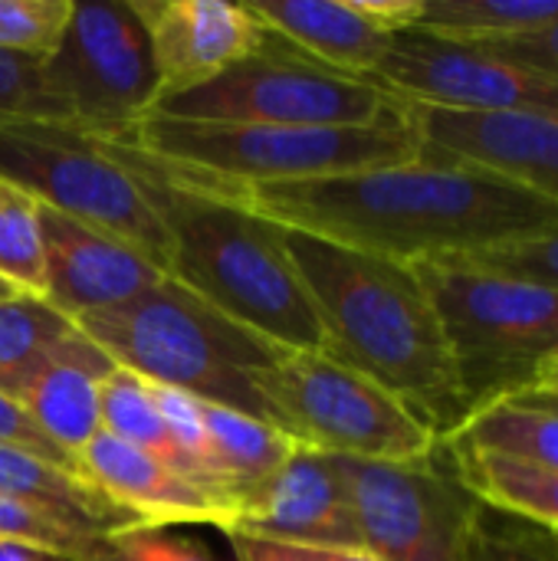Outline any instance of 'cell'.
Listing matches in <instances>:
<instances>
[{"instance_id":"cell-1","label":"cell","mask_w":558,"mask_h":561,"mask_svg":"<svg viewBox=\"0 0 558 561\" xmlns=\"http://www.w3.org/2000/svg\"><path fill=\"white\" fill-rule=\"evenodd\" d=\"M178 171L280 227L408 266L474 256L558 224L553 201L493 171L431 151L398 168L293 184H234L187 168Z\"/></svg>"},{"instance_id":"cell-2","label":"cell","mask_w":558,"mask_h":561,"mask_svg":"<svg viewBox=\"0 0 558 561\" xmlns=\"http://www.w3.org/2000/svg\"><path fill=\"white\" fill-rule=\"evenodd\" d=\"M280 230L326 329V352L405 401L437 437L454 434L470 411L414 270L303 230Z\"/></svg>"},{"instance_id":"cell-3","label":"cell","mask_w":558,"mask_h":561,"mask_svg":"<svg viewBox=\"0 0 558 561\" xmlns=\"http://www.w3.org/2000/svg\"><path fill=\"white\" fill-rule=\"evenodd\" d=\"M112 145L138 174L168 233V279L280 348L326 352V329L273 220L217 197L158 158Z\"/></svg>"},{"instance_id":"cell-4","label":"cell","mask_w":558,"mask_h":561,"mask_svg":"<svg viewBox=\"0 0 558 561\" xmlns=\"http://www.w3.org/2000/svg\"><path fill=\"white\" fill-rule=\"evenodd\" d=\"M76 325L118 368L141 381L270 424L253 375L280 355V345L220 316L181 283L161 279L138 299L89 312Z\"/></svg>"},{"instance_id":"cell-5","label":"cell","mask_w":558,"mask_h":561,"mask_svg":"<svg viewBox=\"0 0 558 561\" xmlns=\"http://www.w3.org/2000/svg\"><path fill=\"white\" fill-rule=\"evenodd\" d=\"M401 102V99H398ZM148 158L234 184H293L398 168L421 158V138L401 115L365 128L204 125L148 115L122 141Z\"/></svg>"},{"instance_id":"cell-6","label":"cell","mask_w":558,"mask_h":561,"mask_svg":"<svg viewBox=\"0 0 558 561\" xmlns=\"http://www.w3.org/2000/svg\"><path fill=\"white\" fill-rule=\"evenodd\" d=\"M444 329L467 411L526 391L558 355V289L467 260L411 263Z\"/></svg>"},{"instance_id":"cell-7","label":"cell","mask_w":558,"mask_h":561,"mask_svg":"<svg viewBox=\"0 0 558 561\" xmlns=\"http://www.w3.org/2000/svg\"><path fill=\"white\" fill-rule=\"evenodd\" d=\"M253 388L273 427L329 457L414 463L441 444L405 401L329 352L280 348Z\"/></svg>"},{"instance_id":"cell-8","label":"cell","mask_w":558,"mask_h":561,"mask_svg":"<svg viewBox=\"0 0 558 561\" xmlns=\"http://www.w3.org/2000/svg\"><path fill=\"white\" fill-rule=\"evenodd\" d=\"M0 178L43 207L122 237L168 276V233L112 141L62 122L0 118Z\"/></svg>"},{"instance_id":"cell-9","label":"cell","mask_w":558,"mask_h":561,"mask_svg":"<svg viewBox=\"0 0 558 561\" xmlns=\"http://www.w3.org/2000/svg\"><path fill=\"white\" fill-rule=\"evenodd\" d=\"M151 115L204 125L365 128L401 115V102L362 76L322 66L273 30L257 53L201 89L158 99Z\"/></svg>"},{"instance_id":"cell-10","label":"cell","mask_w":558,"mask_h":561,"mask_svg":"<svg viewBox=\"0 0 558 561\" xmlns=\"http://www.w3.org/2000/svg\"><path fill=\"white\" fill-rule=\"evenodd\" d=\"M43 82L69 125L125 141L158 102L148 36L132 3L72 0L66 33L43 62Z\"/></svg>"},{"instance_id":"cell-11","label":"cell","mask_w":558,"mask_h":561,"mask_svg":"<svg viewBox=\"0 0 558 561\" xmlns=\"http://www.w3.org/2000/svg\"><path fill=\"white\" fill-rule=\"evenodd\" d=\"M362 549L378 561H464L477 496L437 450L414 463L332 457Z\"/></svg>"},{"instance_id":"cell-12","label":"cell","mask_w":558,"mask_h":561,"mask_svg":"<svg viewBox=\"0 0 558 561\" xmlns=\"http://www.w3.org/2000/svg\"><path fill=\"white\" fill-rule=\"evenodd\" d=\"M368 82L414 105L558 118V79L418 30L391 36Z\"/></svg>"},{"instance_id":"cell-13","label":"cell","mask_w":558,"mask_h":561,"mask_svg":"<svg viewBox=\"0 0 558 561\" xmlns=\"http://www.w3.org/2000/svg\"><path fill=\"white\" fill-rule=\"evenodd\" d=\"M151 49L158 99L181 95L224 76L266 39L247 3L224 0H128Z\"/></svg>"},{"instance_id":"cell-14","label":"cell","mask_w":558,"mask_h":561,"mask_svg":"<svg viewBox=\"0 0 558 561\" xmlns=\"http://www.w3.org/2000/svg\"><path fill=\"white\" fill-rule=\"evenodd\" d=\"M224 536L312 549H362L352 503L332 457L309 447H299L266 483L237 500Z\"/></svg>"},{"instance_id":"cell-15","label":"cell","mask_w":558,"mask_h":561,"mask_svg":"<svg viewBox=\"0 0 558 561\" xmlns=\"http://www.w3.org/2000/svg\"><path fill=\"white\" fill-rule=\"evenodd\" d=\"M401 105L421 151L493 171L558 207V118Z\"/></svg>"},{"instance_id":"cell-16","label":"cell","mask_w":558,"mask_h":561,"mask_svg":"<svg viewBox=\"0 0 558 561\" xmlns=\"http://www.w3.org/2000/svg\"><path fill=\"white\" fill-rule=\"evenodd\" d=\"M39 233L46 250V302L72 322L138 299L168 279L141 250L115 233L72 220L39 204Z\"/></svg>"},{"instance_id":"cell-17","label":"cell","mask_w":558,"mask_h":561,"mask_svg":"<svg viewBox=\"0 0 558 561\" xmlns=\"http://www.w3.org/2000/svg\"><path fill=\"white\" fill-rule=\"evenodd\" d=\"M76 470L118 510L138 519L141 529L214 526L227 533L234 503L168 463L99 431L76 457Z\"/></svg>"},{"instance_id":"cell-18","label":"cell","mask_w":558,"mask_h":561,"mask_svg":"<svg viewBox=\"0 0 558 561\" xmlns=\"http://www.w3.org/2000/svg\"><path fill=\"white\" fill-rule=\"evenodd\" d=\"M118 365L82 335V329L36 371V378L20 394V404L33 424L66 454L79 450L102 431L99 421V385Z\"/></svg>"},{"instance_id":"cell-19","label":"cell","mask_w":558,"mask_h":561,"mask_svg":"<svg viewBox=\"0 0 558 561\" xmlns=\"http://www.w3.org/2000/svg\"><path fill=\"white\" fill-rule=\"evenodd\" d=\"M253 16L303 56L368 79L395 33L358 13L352 0H257Z\"/></svg>"},{"instance_id":"cell-20","label":"cell","mask_w":558,"mask_h":561,"mask_svg":"<svg viewBox=\"0 0 558 561\" xmlns=\"http://www.w3.org/2000/svg\"><path fill=\"white\" fill-rule=\"evenodd\" d=\"M0 493L109 542L141 529L138 519L118 510L76 470L16 447H0Z\"/></svg>"},{"instance_id":"cell-21","label":"cell","mask_w":558,"mask_h":561,"mask_svg":"<svg viewBox=\"0 0 558 561\" xmlns=\"http://www.w3.org/2000/svg\"><path fill=\"white\" fill-rule=\"evenodd\" d=\"M201 411H204V431H207L210 473H214V483L234 500V510L243 493L266 483L299 450V444L289 434H283L280 427L260 417H250L243 411L220 408V404H204V401H201Z\"/></svg>"},{"instance_id":"cell-22","label":"cell","mask_w":558,"mask_h":561,"mask_svg":"<svg viewBox=\"0 0 558 561\" xmlns=\"http://www.w3.org/2000/svg\"><path fill=\"white\" fill-rule=\"evenodd\" d=\"M441 447L470 496L558 536V473L477 450L454 437H444Z\"/></svg>"},{"instance_id":"cell-23","label":"cell","mask_w":558,"mask_h":561,"mask_svg":"<svg viewBox=\"0 0 558 561\" xmlns=\"http://www.w3.org/2000/svg\"><path fill=\"white\" fill-rule=\"evenodd\" d=\"M447 437L464 440L487 454H500V457L558 473V411L543 408L523 394H513L506 401H497L470 414Z\"/></svg>"},{"instance_id":"cell-24","label":"cell","mask_w":558,"mask_h":561,"mask_svg":"<svg viewBox=\"0 0 558 561\" xmlns=\"http://www.w3.org/2000/svg\"><path fill=\"white\" fill-rule=\"evenodd\" d=\"M79 332V325L36 296L0 299V391L16 398L36 371Z\"/></svg>"},{"instance_id":"cell-25","label":"cell","mask_w":558,"mask_h":561,"mask_svg":"<svg viewBox=\"0 0 558 561\" xmlns=\"http://www.w3.org/2000/svg\"><path fill=\"white\" fill-rule=\"evenodd\" d=\"M558 0H421L414 30L454 43H490L549 30Z\"/></svg>"},{"instance_id":"cell-26","label":"cell","mask_w":558,"mask_h":561,"mask_svg":"<svg viewBox=\"0 0 558 561\" xmlns=\"http://www.w3.org/2000/svg\"><path fill=\"white\" fill-rule=\"evenodd\" d=\"M99 421H102V431L112 434L115 440H122V444L168 463L171 470L191 477L184 470L168 431H164V421H161L158 404L151 398V385L141 381L138 375H132L125 368H115L99 385Z\"/></svg>"},{"instance_id":"cell-27","label":"cell","mask_w":558,"mask_h":561,"mask_svg":"<svg viewBox=\"0 0 558 561\" xmlns=\"http://www.w3.org/2000/svg\"><path fill=\"white\" fill-rule=\"evenodd\" d=\"M0 283L20 296H46L39 201L0 178Z\"/></svg>"},{"instance_id":"cell-28","label":"cell","mask_w":558,"mask_h":561,"mask_svg":"<svg viewBox=\"0 0 558 561\" xmlns=\"http://www.w3.org/2000/svg\"><path fill=\"white\" fill-rule=\"evenodd\" d=\"M464 561H558L556 533L477 500Z\"/></svg>"},{"instance_id":"cell-29","label":"cell","mask_w":558,"mask_h":561,"mask_svg":"<svg viewBox=\"0 0 558 561\" xmlns=\"http://www.w3.org/2000/svg\"><path fill=\"white\" fill-rule=\"evenodd\" d=\"M72 16V0H0V53L46 62Z\"/></svg>"},{"instance_id":"cell-30","label":"cell","mask_w":558,"mask_h":561,"mask_svg":"<svg viewBox=\"0 0 558 561\" xmlns=\"http://www.w3.org/2000/svg\"><path fill=\"white\" fill-rule=\"evenodd\" d=\"M0 539H20L33 546H46L82 561L102 559L109 552V539H99L92 533H82L69 523H59L33 506H23L0 493Z\"/></svg>"},{"instance_id":"cell-31","label":"cell","mask_w":558,"mask_h":561,"mask_svg":"<svg viewBox=\"0 0 558 561\" xmlns=\"http://www.w3.org/2000/svg\"><path fill=\"white\" fill-rule=\"evenodd\" d=\"M0 118H36L69 125L43 82V62L0 53Z\"/></svg>"},{"instance_id":"cell-32","label":"cell","mask_w":558,"mask_h":561,"mask_svg":"<svg viewBox=\"0 0 558 561\" xmlns=\"http://www.w3.org/2000/svg\"><path fill=\"white\" fill-rule=\"evenodd\" d=\"M454 260H467L474 266L513 276V279H529V283H543L558 289V224L546 233H536L529 240L520 243H506L497 250H483L474 256H454Z\"/></svg>"},{"instance_id":"cell-33","label":"cell","mask_w":558,"mask_h":561,"mask_svg":"<svg viewBox=\"0 0 558 561\" xmlns=\"http://www.w3.org/2000/svg\"><path fill=\"white\" fill-rule=\"evenodd\" d=\"M112 561H217L201 542L168 536L164 529H135L109 542Z\"/></svg>"},{"instance_id":"cell-34","label":"cell","mask_w":558,"mask_h":561,"mask_svg":"<svg viewBox=\"0 0 558 561\" xmlns=\"http://www.w3.org/2000/svg\"><path fill=\"white\" fill-rule=\"evenodd\" d=\"M0 447H16V450H26V454H33V457H43V460H53V463H59V467L76 470V460L66 457V454H62V450L33 424V417L26 414V408H23L16 398L3 394V391H0ZM76 473H79V470H76Z\"/></svg>"},{"instance_id":"cell-35","label":"cell","mask_w":558,"mask_h":561,"mask_svg":"<svg viewBox=\"0 0 558 561\" xmlns=\"http://www.w3.org/2000/svg\"><path fill=\"white\" fill-rule=\"evenodd\" d=\"M483 53H493L506 62L526 66L533 72L558 79V23L549 30L529 33V36H513V39H490V43H470Z\"/></svg>"},{"instance_id":"cell-36","label":"cell","mask_w":558,"mask_h":561,"mask_svg":"<svg viewBox=\"0 0 558 561\" xmlns=\"http://www.w3.org/2000/svg\"><path fill=\"white\" fill-rule=\"evenodd\" d=\"M234 561H378L362 549H312V546H286L250 536H227Z\"/></svg>"},{"instance_id":"cell-37","label":"cell","mask_w":558,"mask_h":561,"mask_svg":"<svg viewBox=\"0 0 558 561\" xmlns=\"http://www.w3.org/2000/svg\"><path fill=\"white\" fill-rule=\"evenodd\" d=\"M0 561H82L46 546H33V542H20V539H0Z\"/></svg>"},{"instance_id":"cell-38","label":"cell","mask_w":558,"mask_h":561,"mask_svg":"<svg viewBox=\"0 0 558 561\" xmlns=\"http://www.w3.org/2000/svg\"><path fill=\"white\" fill-rule=\"evenodd\" d=\"M526 391H539V394H556L558 398V355L556 358H549L539 371H536V378H533V385L526 388Z\"/></svg>"},{"instance_id":"cell-39","label":"cell","mask_w":558,"mask_h":561,"mask_svg":"<svg viewBox=\"0 0 558 561\" xmlns=\"http://www.w3.org/2000/svg\"><path fill=\"white\" fill-rule=\"evenodd\" d=\"M523 398H529V401H536V404H543V408H553L558 411V398L556 394H539V391H520Z\"/></svg>"},{"instance_id":"cell-40","label":"cell","mask_w":558,"mask_h":561,"mask_svg":"<svg viewBox=\"0 0 558 561\" xmlns=\"http://www.w3.org/2000/svg\"><path fill=\"white\" fill-rule=\"evenodd\" d=\"M3 296H13V289H10L7 283H0V299H3Z\"/></svg>"},{"instance_id":"cell-41","label":"cell","mask_w":558,"mask_h":561,"mask_svg":"<svg viewBox=\"0 0 558 561\" xmlns=\"http://www.w3.org/2000/svg\"><path fill=\"white\" fill-rule=\"evenodd\" d=\"M95 561H112V556H109V552H105V556H102V559H95Z\"/></svg>"},{"instance_id":"cell-42","label":"cell","mask_w":558,"mask_h":561,"mask_svg":"<svg viewBox=\"0 0 558 561\" xmlns=\"http://www.w3.org/2000/svg\"><path fill=\"white\" fill-rule=\"evenodd\" d=\"M556 539H558V536H556Z\"/></svg>"}]
</instances>
